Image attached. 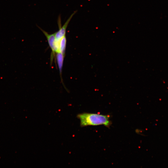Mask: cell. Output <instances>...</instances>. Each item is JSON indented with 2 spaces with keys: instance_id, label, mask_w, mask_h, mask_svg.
Wrapping results in <instances>:
<instances>
[{
  "instance_id": "6da1fadb",
  "label": "cell",
  "mask_w": 168,
  "mask_h": 168,
  "mask_svg": "<svg viewBox=\"0 0 168 168\" xmlns=\"http://www.w3.org/2000/svg\"><path fill=\"white\" fill-rule=\"evenodd\" d=\"M77 117L82 127L103 125L109 128L112 124L110 115L84 113L77 114Z\"/></svg>"
},
{
  "instance_id": "7a4b0ae2",
  "label": "cell",
  "mask_w": 168,
  "mask_h": 168,
  "mask_svg": "<svg viewBox=\"0 0 168 168\" xmlns=\"http://www.w3.org/2000/svg\"><path fill=\"white\" fill-rule=\"evenodd\" d=\"M40 29L43 32L46 36L49 45L52 51L51 58V62H52L55 54L59 52V42L55 38L54 33L49 34L40 27Z\"/></svg>"
},
{
  "instance_id": "3957f363",
  "label": "cell",
  "mask_w": 168,
  "mask_h": 168,
  "mask_svg": "<svg viewBox=\"0 0 168 168\" xmlns=\"http://www.w3.org/2000/svg\"><path fill=\"white\" fill-rule=\"evenodd\" d=\"M76 12L77 11H75L71 14L62 26H61L60 17L59 16L58 20L59 30L57 31L54 33L56 39L59 42L60 40L65 36L66 30L72 18Z\"/></svg>"
},
{
  "instance_id": "277c9868",
  "label": "cell",
  "mask_w": 168,
  "mask_h": 168,
  "mask_svg": "<svg viewBox=\"0 0 168 168\" xmlns=\"http://www.w3.org/2000/svg\"><path fill=\"white\" fill-rule=\"evenodd\" d=\"M64 56L61 53L58 52L56 54V57L59 69L61 79L63 82L62 77V70L63 64Z\"/></svg>"
},
{
  "instance_id": "5b68a950",
  "label": "cell",
  "mask_w": 168,
  "mask_h": 168,
  "mask_svg": "<svg viewBox=\"0 0 168 168\" xmlns=\"http://www.w3.org/2000/svg\"><path fill=\"white\" fill-rule=\"evenodd\" d=\"M66 43V36H65L59 41L58 50L59 52L61 53L64 56L65 55Z\"/></svg>"
}]
</instances>
